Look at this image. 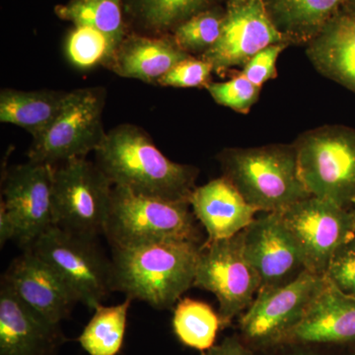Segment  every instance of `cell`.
Instances as JSON below:
<instances>
[{"label":"cell","mask_w":355,"mask_h":355,"mask_svg":"<svg viewBox=\"0 0 355 355\" xmlns=\"http://www.w3.org/2000/svg\"><path fill=\"white\" fill-rule=\"evenodd\" d=\"M96 164L114 187L146 197L189 202L198 169L166 157L142 128L121 125L106 133Z\"/></svg>","instance_id":"cell-1"},{"label":"cell","mask_w":355,"mask_h":355,"mask_svg":"<svg viewBox=\"0 0 355 355\" xmlns=\"http://www.w3.org/2000/svg\"><path fill=\"white\" fill-rule=\"evenodd\" d=\"M202 245L168 241L114 248L112 291L154 309H170L193 286Z\"/></svg>","instance_id":"cell-2"},{"label":"cell","mask_w":355,"mask_h":355,"mask_svg":"<svg viewBox=\"0 0 355 355\" xmlns=\"http://www.w3.org/2000/svg\"><path fill=\"white\" fill-rule=\"evenodd\" d=\"M222 176L261 212H275L311 197L299 174L294 144L225 148L217 155Z\"/></svg>","instance_id":"cell-3"},{"label":"cell","mask_w":355,"mask_h":355,"mask_svg":"<svg viewBox=\"0 0 355 355\" xmlns=\"http://www.w3.org/2000/svg\"><path fill=\"white\" fill-rule=\"evenodd\" d=\"M104 235L112 249L168 241L200 243L190 202L146 197L121 187H114Z\"/></svg>","instance_id":"cell-4"},{"label":"cell","mask_w":355,"mask_h":355,"mask_svg":"<svg viewBox=\"0 0 355 355\" xmlns=\"http://www.w3.org/2000/svg\"><path fill=\"white\" fill-rule=\"evenodd\" d=\"M293 144L308 193L347 209L354 207V128L323 125L303 132Z\"/></svg>","instance_id":"cell-5"},{"label":"cell","mask_w":355,"mask_h":355,"mask_svg":"<svg viewBox=\"0 0 355 355\" xmlns=\"http://www.w3.org/2000/svg\"><path fill=\"white\" fill-rule=\"evenodd\" d=\"M113 189L106 175L86 157L55 166L53 224L72 234L93 239L104 234Z\"/></svg>","instance_id":"cell-6"},{"label":"cell","mask_w":355,"mask_h":355,"mask_svg":"<svg viewBox=\"0 0 355 355\" xmlns=\"http://www.w3.org/2000/svg\"><path fill=\"white\" fill-rule=\"evenodd\" d=\"M324 284V277L305 270L284 286L261 288L240 318L242 340L253 349L284 345Z\"/></svg>","instance_id":"cell-7"},{"label":"cell","mask_w":355,"mask_h":355,"mask_svg":"<svg viewBox=\"0 0 355 355\" xmlns=\"http://www.w3.org/2000/svg\"><path fill=\"white\" fill-rule=\"evenodd\" d=\"M105 102L106 90L102 87L70 91L64 108L49 130L33 139L29 161L57 166L95 153L107 133L102 121Z\"/></svg>","instance_id":"cell-8"},{"label":"cell","mask_w":355,"mask_h":355,"mask_svg":"<svg viewBox=\"0 0 355 355\" xmlns=\"http://www.w3.org/2000/svg\"><path fill=\"white\" fill-rule=\"evenodd\" d=\"M53 266L76 292L79 302L95 310L112 291V261L93 238L51 226L29 249Z\"/></svg>","instance_id":"cell-9"},{"label":"cell","mask_w":355,"mask_h":355,"mask_svg":"<svg viewBox=\"0 0 355 355\" xmlns=\"http://www.w3.org/2000/svg\"><path fill=\"white\" fill-rule=\"evenodd\" d=\"M261 286L260 275L245 254L243 231L228 239L203 243L193 286L216 295L222 328L250 307Z\"/></svg>","instance_id":"cell-10"},{"label":"cell","mask_w":355,"mask_h":355,"mask_svg":"<svg viewBox=\"0 0 355 355\" xmlns=\"http://www.w3.org/2000/svg\"><path fill=\"white\" fill-rule=\"evenodd\" d=\"M275 212L297 245L305 270L321 277L336 250L355 234L354 210L330 200L311 196Z\"/></svg>","instance_id":"cell-11"},{"label":"cell","mask_w":355,"mask_h":355,"mask_svg":"<svg viewBox=\"0 0 355 355\" xmlns=\"http://www.w3.org/2000/svg\"><path fill=\"white\" fill-rule=\"evenodd\" d=\"M282 43L286 44L268 17L263 0H227L220 37L200 58L221 73L244 67L266 46Z\"/></svg>","instance_id":"cell-12"},{"label":"cell","mask_w":355,"mask_h":355,"mask_svg":"<svg viewBox=\"0 0 355 355\" xmlns=\"http://www.w3.org/2000/svg\"><path fill=\"white\" fill-rule=\"evenodd\" d=\"M55 166L29 161L4 174L1 203L15 223L16 240L25 250L53 224Z\"/></svg>","instance_id":"cell-13"},{"label":"cell","mask_w":355,"mask_h":355,"mask_svg":"<svg viewBox=\"0 0 355 355\" xmlns=\"http://www.w3.org/2000/svg\"><path fill=\"white\" fill-rule=\"evenodd\" d=\"M2 280L27 307L53 324L60 326L79 302L60 273L31 250L11 263Z\"/></svg>","instance_id":"cell-14"},{"label":"cell","mask_w":355,"mask_h":355,"mask_svg":"<svg viewBox=\"0 0 355 355\" xmlns=\"http://www.w3.org/2000/svg\"><path fill=\"white\" fill-rule=\"evenodd\" d=\"M243 244L261 288L284 286L305 270L302 257L277 212H266L243 230ZM260 288V289H261Z\"/></svg>","instance_id":"cell-15"},{"label":"cell","mask_w":355,"mask_h":355,"mask_svg":"<svg viewBox=\"0 0 355 355\" xmlns=\"http://www.w3.org/2000/svg\"><path fill=\"white\" fill-rule=\"evenodd\" d=\"M64 342L60 326L27 307L1 280L0 355H53Z\"/></svg>","instance_id":"cell-16"},{"label":"cell","mask_w":355,"mask_h":355,"mask_svg":"<svg viewBox=\"0 0 355 355\" xmlns=\"http://www.w3.org/2000/svg\"><path fill=\"white\" fill-rule=\"evenodd\" d=\"M354 343L355 297L342 293L326 279L323 289L311 303L302 321L291 331L284 345H347Z\"/></svg>","instance_id":"cell-17"},{"label":"cell","mask_w":355,"mask_h":355,"mask_svg":"<svg viewBox=\"0 0 355 355\" xmlns=\"http://www.w3.org/2000/svg\"><path fill=\"white\" fill-rule=\"evenodd\" d=\"M189 202L196 218L207 231V242L239 234L261 212L250 205L234 184L223 176L196 187Z\"/></svg>","instance_id":"cell-18"},{"label":"cell","mask_w":355,"mask_h":355,"mask_svg":"<svg viewBox=\"0 0 355 355\" xmlns=\"http://www.w3.org/2000/svg\"><path fill=\"white\" fill-rule=\"evenodd\" d=\"M190 55L177 46L171 35L146 36L128 32L108 67L119 76L158 84L175 65Z\"/></svg>","instance_id":"cell-19"},{"label":"cell","mask_w":355,"mask_h":355,"mask_svg":"<svg viewBox=\"0 0 355 355\" xmlns=\"http://www.w3.org/2000/svg\"><path fill=\"white\" fill-rule=\"evenodd\" d=\"M306 46L319 73L355 94V16L340 10Z\"/></svg>","instance_id":"cell-20"},{"label":"cell","mask_w":355,"mask_h":355,"mask_svg":"<svg viewBox=\"0 0 355 355\" xmlns=\"http://www.w3.org/2000/svg\"><path fill=\"white\" fill-rule=\"evenodd\" d=\"M272 24L289 46L309 44L340 12L345 0H263Z\"/></svg>","instance_id":"cell-21"},{"label":"cell","mask_w":355,"mask_h":355,"mask_svg":"<svg viewBox=\"0 0 355 355\" xmlns=\"http://www.w3.org/2000/svg\"><path fill=\"white\" fill-rule=\"evenodd\" d=\"M69 92L3 89L0 92V121L24 128L39 139L58 118Z\"/></svg>","instance_id":"cell-22"},{"label":"cell","mask_w":355,"mask_h":355,"mask_svg":"<svg viewBox=\"0 0 355 355\" xmlns=\"http://www.w3.org/2000/svg\"><path fill=\"white\" fill-rule=\"evenodd\" d=\"M221 0H121L128 32L166 36L191 16Z\"/></svg>","instance_id":"cell-23"},{"label":"cell","mask_w":355,"mask_h":355,"mask_svg":"<svg viewBox=\"0 0 355 355\" xmlns=\"http://www.w3.org/2000/svg\"><path fill=\"white\" fill-rule=\"evenodd\" d=\"M132 299L118 305H99L81 335L78 343L89 355H118L123 347L128 313Z\"/></svg>","instance_id":"cell-24"},{"label":"cell","mask_w":355,"mask_h":355,"mask_svg":"<svg viewBox=\"0 0 355 355\" xmlns=\"http://www.w3.org/2000/svg\"><path fill=\"white\" fill-rule=\"evenodd\" d=\"M172 324L180 342L202 352L216 345L222 328L220 317L211 306L188 297L177 303Z\"/></svg>","instance_id":"cell-25"},{"label":"cell","mask_w":355,"mask_h":355,"mask_svg":"<svg viewBox=\"0 0 355 355\" xmlns=\"http://www.w3.org/2000/svg\"><path fill=\"white\" fill-rule=\"evenodd\" d=\"M55 12L62 20L95 28L119 43L128 33L121 0H70L55 6Z\"/></svg>","instance_id":"cell-26"},{"label":"cell","mask_w":355,"mask_h":355,"mask_svg":"<svg viewBox=\"0 0 355 355\" xmlns=\"http://www.w3.org/2000/svg\"><path fill=\"white\" fill-rule=\"evenodd\" d=\"M119 44L95 28L73 25L65 37L64 51L74 67L88 70L99 64L108 65Z\"/></svg>","instance_id":"cell-27"},{"label":"cell","mask_w":355,"mask_h":355,"mask_svg":"<svg viewBox=\"0 0 355 355\" xmlns=\"http://www.w3.org/2000/svg\"><path fill=\"white\" fill-rule=\"evenodd\" d=\"M225 18V7L220 4L191 16L172 32L175 43L184 53H205L220 37Z\"/></svg>","instance_id":"cell-28"},{"label":"cell","mask_w":355,"mask_h":355,"mask_svg":"<svg viewBox=\"0 0 355 355\" xmlns=\"http://www.w3.org/2000/svg\"><path fill=\"white\" fill-rule=\"evenodd\" d=\"M205 88L216 104L240 114L251 111L252 107L259 101L261 89L241 73L224 83H210Z\"/></svg>","instance_id":"cell-29"},{"label":"cell","mask_w":355,"mask_h":355,"mask_svg":"<svg viewBox=\"0 0 355 355\" xmlns=\"http://www.w3.org/2000/svg\"><path fill=\"white\" fill-rule=\"evenodd\" d=\"M214 67L202 60L190 55L175 65L159 80L158 85L175 88L207 87L211 81Z\"/></svg>","instance_id":"cell-30"},{"label":"cell","mask_w":355,"mask_h":355,"mask_svg":"<svg viewBox=\"0 0 355 355\" xmlns=\"http://www.w3.org/2000/svg\"><path fill=\"white\" fill-rule=\"evenodd\" d=\"M324 277L342 293L355 297V234L336 250Z\"/></svg>","instance_id":"cell-31"},{"label":"cell","mask_w":355,"mask_h":355,"mask_svg":"<svg viewBox=\"0 0 355 355\" xmlns=\"http://www.w3.org/2000/svg\"><path fill=\"white\" fill-rule=\"evenodd\" d=\"M288 46L284 43L266 46L243 67L242 76L258 87H263V84L277 76V60Z\"/></svg>","instance_id":"cell-32"},{"label":"cell","mask_w":355,"mask_h":355,"mask_svg":"<svg viewBox=\"0 0 355 355\" xmlns=\"http://www.w3.org/2000/svg\"><path fill=\"white\" fill-rule=\"evenodd\" d=\"M202 355H254L251 349L241 336L234 335L227 336L219 345H214L211 349L205 350Z\"/></svg>","instance_id":"cell-33"},{"label":"cell","mask_w":355,"mask_h":355,"mask_svg":"<svg viewBox=\"0 0 355 355\" xmlns=\"http://www.w3.org/2000/svg\"><path fill=\"white\" fill-rule=\"evenodd\" d=\"M17 230L13 219L9 216L3 203L0 205V245L3 247L7 241L16 239Z\"/></svg>","instance_id":"cell-34"},{"label":"cell","mask_w":355,"mask_h":355,"mask_svg":"<svg viewBox=\"0 0 355 355\" xmlns=\"http://www.w3.org/2000/svg\"><path fill=\"white\" fill-rule=\"evenodd\" d=\"M342 10L355 16V0H345Z\"/></svg>","instance_id":"cell-35"},{"label":"cell","mask_w":355,"mask_h":355,"mask_svg":"<svg viewBox=\"0 0 355 355\" xmlns=\"http://www.w3.org/2000/svg\"><path fill=\"white\" fill-rule=\"evenodd\" d=\"M282 355H318L316 354H313L310 350L305 349H294L291 352H287V354H284Z\"/></svg>","instance_id":"cell-36"},{"label":"cell","mask_w":355,"mask_h":355,"mask_svg":"<svg viewBox=\"0 0 355 355\" xmlns=\"http://www.w3.org/2000/svg\"><path fill=\"white\" fill-rule=\"evenodd\" d=\"M352 210H354V222H355V205H354V209H352Z\"/></svg>","instance_id":"cell-37"},{"label":"cell","mask_w":355,"mask_h":355,"mask_svg":"<svg viewBox=\"0 0 355 355\" xmlns=\"http://www.w3.org/2000/svg\"><path fill=\"white\" fill-rule=\"evenodd\" d=\"M221 1L226 2V1H227V0H221Z\"/></svg>","instance_id":"cell-38"}]
</instances>
